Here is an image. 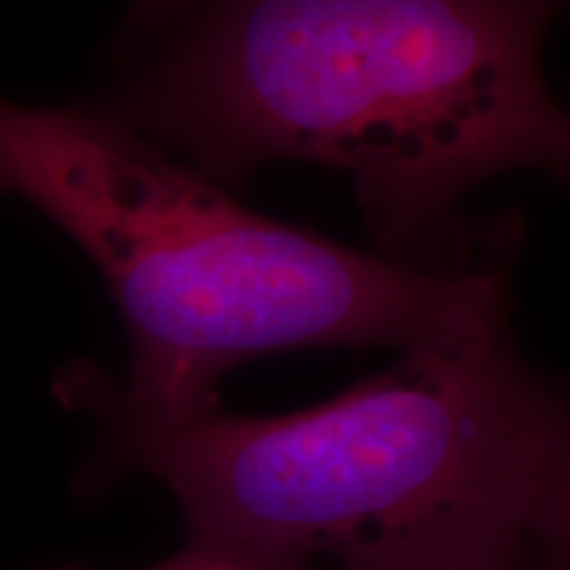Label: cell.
<instances>
[{
    "instance_id": "1",
    "label": "cell",
    "mask_w": 570,
    "mask_h": 570,
    "mask_svg": "<svg viewBox=\"0 0 570 570\" xmlns=\"http://www.w3.org/2000/svg\"><path fill=\"white\" fill-rule=\"evenodd\" d=\"M560 0H204L90 104L223 188L269 164L338 169L383 256L481 262L475 188L570 183V111L544 77Z\"/></svg>"
},
{
    "instance_id": "2",
    "label": "cell",
    "mask_w": 570,
    "mask_h": 570,
    "mask_svg": "<svg viewBox=\"0 0 570 570\" xmlns=\"http://www.w3.org/2000/svg\"><path fill=\"white\" fill-rule=\"evenodd\" d=\"M51 391L96 425L82 497L151 479L185 541L267 570H518L566 407L512 315L285 415L154 407L90 360Z\"/></svg>"
},
{
    "instance_id": "3",
    "label": "cell",
    "mask_w": 570,
    "mask_h": 570,
    "mask_svg": "<svg viewBox=\"0 0 570 570\" xmlns=\"http://www.w3.org/2000/svg\"><path fill=\"white\" fill-rule=\"evenodd\" d=\"M0 194L69 235L104 277L130 341L119 377L167 410L219 402L235 365L296 348L407 354L512 315L523 225L481 262L420 269L269 219L92 106L0 96Z\"/></svg>"
},
{
    "instance_id": "4",
    "label": "cell",
    "mask_w": 570,
    "mask_h": 570,
    "mask_svg": "<svg viewBox=\"0 0 570 570\" xmlns=\"http://www.w3.org/2000/svg\"><path fill=\"white\" fill-rule=\"evenodd\" d=\"M525 552H533L541 570H570V396H566L558 441L533 504Z\"/></svg>"
},
{
    "instance_id": "5",
    "label": "cell",
    "mask_w": 570,
    "mask_h": 570,
    "mask_svg": "<svg viewBox=\"0 0 570 570\" xmlns=\"http://www.w3.org/2000/svg\"><path fill=\"white\" fill-rule=\"evenodd\" d=\"M202 3L204 0H127L125 24L114 40V51H151Z\"/></svg>"
},
{
    "instance_id": "6",
    "label": "cell",
    "mask_w": 570,
    "mask_h": 570,
    "mask_svg": "<svg viewBox=\"0 0 570 570\" xmlns=\"http://www.w3.org/2000/svg\"><path fill=\"white\" fill-rule=\"evenodd\" d=\"M53 570H85V568L61 566ZM151 570H267V568L238 558V554L214 550V547H206V544H196V541H185V547L175 554L173 560L161 562V566H156Z\"/></svg>"
}]
</instances>
